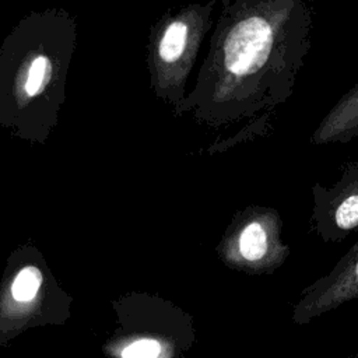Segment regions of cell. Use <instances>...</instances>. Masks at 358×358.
I'll return each instance as SVG.
<instances>
[{
	"mask_svg": "<svg viewBox=\"0 0 358 358\" xmlns=\"http://www.w3.org/2000/svg\"><path fill=\"white\" fill-rule=\"evenodd\" d=\"M310 27L305 0H235L180 110L220 126L282 103L310 49Z\"/></svg>",
	"mask_w": 358,
	"mask_h": 358,
	"instance_id": "1",
	"label": "cell"
},
{
	"mask_svg": "<svg viewBox=\"0 0 358 358\" xmlns=\"http://www.w3.org/2000/svg\"><path fill=\"white\" fill-rule=\"evenodd\" d=\"M203 11L201 8H189L182 15L169 20L155 42L152 83L166 91L168 84L171 85L169 102L175 103L173 88L176 90L179 85L183 88L187 70L193 63L210 8L204 14Z\"/></svg>",
	"mask_w": 358,
	"mask_h": 358,
	"instance_id": "2",
	"label": "cell"
},
{
	"mask_svg": "<svg viewBox=\"0 0 358 358\" xmlns=\"http://www.w3.org/2000/svg\"><path fill=\"white\" fill-rule=\"evenodd\" d=\"M315 220L327 241H341L358 228V161L343 166L340 179L330 187L313 186Z\"/></svg>",
	"mask_w": 358,
	"mask_h": 358,
	"instance_id": "3",
	"label": "cell"
},
{
	"mask_svg": "<svg viewBox=\"0 0 358 358\" xmlns=\"http://www.w3.org/2000/svg\"><path fill=\"white\" fill-rule=\"evenodd\" d=\"M45 38L35 41L34 48L24 52L21 59L13 64L11 73V117L24 115L34 106H45V96L52 95L57 87L59 60L56 50H45ZM22 120V116H21Z\"/></svg>",
	"mask_w": 358,
	"mask_h": 358,
	"instance_id": "4",
	"label": "cell"
},
{
	"mask_svg": "<svg viewBox=\"0 0 358 358\" xmlns=\"http://www.w3.org/2000/svg\"><path fill=\"white\" fill-rule=\"evenodd\" d=\"M358 298V241L340 259L329 275L320 278L299 302L298 322H308Z\"/></svg>",
	"mask_w": 358,
	"mask_h": 358,
	"instance_id": "5",
	"label": "cell"
},
{
	"mask_svg": "<svg viewBox=\"0 0 358 358\" xmlns=\"http://www.w3.org/2000/svg\"><path fill=\"white\" fill-rule=\"evenodd\" d=\"M358 137V83L352 85L319 123L313 144L348 143Z\"/></svg>",
	"mask_w": 358,
	"mask_h": 358,
	"instance_id": "6",
	"label": "cell"
},
{
	"mask_svg": "<svg viewBox=\"0 0 358 358\" xmlns=\"http://www.w3.org/2000/svg\"><path fill=\"white\" fill-rule=\"evenodd\" d=\"M274 238L266 221L252 220L243 225L236 238L238 255L250 263L264 260L273 249Z\"/></svg>",
	"mask_w": 358,
	"mask_h": 358,
	"instance_id": "7",
	"label": "cell"
},
{
	"mask_svg": "<svg viewBox=\"0 0 358 358\" xmlns=\"http://www.w3.org/2000/svg\"><path fill=\"white\" fill-rule=\"evenodd\" d=\"M42 284V274L34 266H27L21 268L11 284V295L15 301L27 302L35 298L39 287Z\"/></svg>",
	"mask_w": 358,
	"mask_h": 358,
	"instance_id": "8",
	"label": "cell"
},
{
	"mask_svg": "<svg viewBox=\"0 0 358 358\" xmlns=\"http://www.w3.org/2000/svg\"><path fill=\"white\" fill-rule=\"evenodd\" d=\"M159 351L161 345L158 341L143 338L126 345L122 351V358H157Z\"/></svg>",
	"mask_w": 358,
	"mask_h": 358,
	"instance_id": "9",
	"label": "cell"
},
{
	"mask_svg": "<svg viewBox=\"0 0 358 358\" xmlns=\"http://www.w3.org/2000/svg\"><path fill=\"white\" fill-rule=\"evenodd\" d=\"M357 358H358V357H357Z\"/></svg>",
	"mask_w": 358,
	"mask_h": 358,
	"instance_id": "10",
	"label": "cell"
}]
</instances>
